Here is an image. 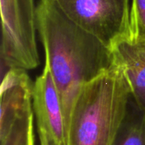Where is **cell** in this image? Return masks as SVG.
I'll use <instances>...</instances> for the list:
<instances>
[{"mask_svg": "<svg viewBox=\"0 0 145 145\" xmlns=\"http://www.w3.org/2000/svg\"><path fill=\"white\" fill-rule=\"evenodd\" d=\"M115 61L121 67L133 95L145 97V42L130 38L118 42L113 48Z\"/></svg>", "mask_w": 145, "mask_h": 145, "instance_id": "obj_7", "label": "cell"}, {"mask_svg": "<svg viewBox=\"0 0 145 145\" xmlns=\"http://www.w3.org/2000/svg\"><path fill=\"white\" fill-rule=\"evenodd\" d=\"M34 82L26 71L10 69L3 75L1 84L0 138L5 136L16 121L32 110Z\"/></svg>", "mask_w": 145, "mask_h": 145, "instance_id": "obj_6", "label": "cell"}, {"mask_svg": "<svg viewBox=\"0 0 145 145\" xmlns=\"http://www.w3.org/2000/svg\"><path fill=\"white\" fill-rule=\"evenodd\" d=\"M38 135H39V139H40V145H49L46 137L43 134H38Z\"/></svg>", "mask_w": 145, "mask_h": 145, "instance_id": "obj_11", "label": "cell"}, {"mask_svg": "<svg viewBox=\"0 0 145 145\" xmlns=\"http://www.w3.org/2000/svg\"><path fill=\"white\" fill-rule=\"evenodd\" d=\"M112 145H145V106L133 93Z\"/></svg>", "mask_w": 145, "mask_h": 145, "instance_id": "obj_8", "label": "cell"}, {"mask_svg": "<svg viewBox=\"0 0 145 145\" xmlns=\"http://www.w3.org/2000/svg\"><path fill=\"white\" fill-rule=\"evenodd\" d=\"M80 28L112 49L130 37L131 0H53Z\"/></svg>", "mask_w": 145, "mask_h": 145, "instance_id": "obj_4", "label": "cell"}, {"mask_svg": "<svg viewBox=\"0 0 145 145\" xmlns=\"http://www.w3.org/2000/svg\"><path fill=\"white\" fill-rule=\"evenodd\" d=\"M138 100H139V101H140V102H141V103H142V104H143V105L145 106V97H144V98H143V99H138Z\"/></svg>", "mask_w": 145, "mask_h": 145, "instance_id": "obj_12", "label": "cell"}, {"mask_svg": "<svg viewBox=\"0 0 145 145\" xmlns=\"http://www.w3.org/2000/svg\"><path fill=\"white\" fill-rule=\"evenodd\" d=\"M33 110L19 119L9 132L0 138V145H35Z\"/></svg>", "mask_w": 145, "mask_h": 145, "instance_id": "obj_9", "label": "cell"}, {"mask_svg": "<svg viewBox=\"0 0 145 145\" xmlns=\"http://www.w3.org/2000/svg\"><path fill=\"white\" fill-rule=\"evenodd\" d=\"M132 93L124 71L114 61L80 90L68 121L67 145H112Z\"/></svg>", "mask_w": 145, "mask_h": 145, "instance_id": "obj_2", "label": "cell"}, {"mask_svg": "<svg viewBox=\"0 0 145 145\" xmlns=\"http://www.w3.org/2000/svg\"><path fill=\"white\" fill-rule=\"evenodd\" d=\"M2 69L29 71L39 65L34 0H0Z\"/></svg>", "mask_w": 145, "mask_h": 145, "instance_id": "obj_3", "label": "cell"}, {"mask_svg": "<svg viewBox=\"0 0 145 145\" xmlns=\"http://www.w3.org/2000/svg\"><path fill=\"white\" fill-rule=\"evenodd\" d=\"M37 34L68 121L80 90L114 64L112 49L66 17L53 0L37 5Z\"/></svg>", "mask_w": 145, "mask_h": 145, "instance_id": "obj_1", "label": "cell"}, {"mask_svg": "<svg viewBox=\"0 0 145 145\" xmlns=\"http://www.w3.org/2000/svg\"><path fill=\"white\" fill-rule=\"evenodd\" d=\"M32 109L38 134L49 145H67V123L60 97L48 65L34 82Z\"/></svg>", "mask_w": 145, "mask_h": 145, "instance_id": "obj_5", "label": "cell"}, {"mask_svg": "<svg viewBox=\"0 0 145 145\" xmlns=\"http://www.w3.org/2000/svg\"><path fill=\"white\" fill-rule=\"evenodd\" d=\"M128 38L145 42V0H132L131 29Z\"/></svg>", "mask_w": 145, "mask_h": 145, "instance_id": "obj_10", "label": "cell"}]
</instances>
